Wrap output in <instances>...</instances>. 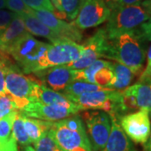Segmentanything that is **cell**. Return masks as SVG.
<instances>
[{
	"label": "cell",
	"instance_id": "obj_16",
	"mask_svg": "<svg viewBox=\"0 0 151 151\" xmlns=\"http://www.w3.org/2000/svg\"><path fill=\"white\" fill-rule=\"evenodd\" d=\"M27 33L23 19L16 14L9 27L0 35V50L8 55L11 47Z\"/></svg>",
	"mask_w": 151,
	"mask_h": 151
},
{
	"label": "cell",
	"instance_id": "obj_2",
	"mask_svg": "<svg viewBox=\"0 0 151 151\" xmlns=\"http://www.w3.org/2000/svg\"><path fill=\"white\" fill-rule=\"evenodd\" d=\"M49 45L50 44L38 40L28 32L11 47L8 55L13 57L24 73H35L48 68L46 52Z\"/></svg>",
	"mask_w": 151,
	"mask_h": 151
},
{
	"label": "cell",
	"instance_id": "obj_25",
	"mask_svg": "<svg viewBox=\"0 0 151 151\" xmlns=\"http://www.w3.org/2000/svg\"><path fill=\"white\" fill-rule=\"evenodd\" d=\"M35 151H62L50 129L35 144Z\"/></svg>",
	"mask_w": 151,
	"mask_h": 151
},
{
	"label": "cell",
	"instance_id": "obj_18",
	"mask_svg": "<svg viewBox=\"0 0 151 151\" xmlns=\"http://www.w3.org/2000/svg\"><path fill=\"white\" fill-rule=\"evenodd\" d=\"M48 105H61L69 108H75L78 105L72 103L63 94L47 88L45 85L39 83L35 92V101Z\"/></svg>",
	"mask_w": 151,
	"mask_h": 151
},
{
	"label": "cell",
	"instance_id": "obj_7",
	"mask_svg": "<svg viewBox=\"0 0 151 151\" xmlns=\"http://www.w3.org/2000/svg\"><path fill=\"white\" fill-rule=\"evenodd\" d=\"M87 135L93 151H100L105 146L111 132V118L105 112H86L82 114Z\"/></svg>",
	"mask_w": 151,
	"mask_h": 151
},
{
	"label": "cell",
	"instance_id": "obj_30",
	"mask_svg": "<svg viewBox=\"0 0 151 151\" xmlns=\"http://www.w3.org/2000/svg\"><path fill=\"white\" fill-rule=\"evenodd\" d=\"M23 2L33 10H47L52 13L55 11L50 0H23Z\"/></svg>",
	"mask_w": 151,
	"mask_h": 151
},
{
	"label": "cell",
	"instance_id": "obj_20",
	"mask_svg": "<svg viewBox=\"0 0 151 151\" xmlns=\"http://www.w3.org/2000/svg\"><path fill=\"white\" fill-rule=\"evenodd\" d=\"M113 68L114 80L111 88L117 91H123L129 87L134 76L133 71L127 66L119 63H113Z\"/></svg>",
	"mask_w": 151,
	"mask_h": 151
},
{
	"label": "cell",
	"instance_id": "obj_24",
	"mask_svg": "<svg viewBox=\"0 0 151 151\" xmlns=\"http://www.w3.org/2000/svg\"><path fill=\"white\" fill-rule=\"evenodd\" d=\"M113 64V63L110 62L108 65L97 70L94 76L95 84L104 88H111L114 80Z\"/></svg>",
	"mask_w": 151,
	"mask_h": 151
},
{
	"label": "cell",
	"instance_id": "obj_6",
	"mask_svg": "<svg viewBox=\"0 0 151 151\" xmlns=\"http://www.w3.org/2000/svg\"><path fill=\"white\" fill-rule=\"evenodd\" d=\"M119 124L130 140L136 144L145 145L151 134L150 111L140 109L126 114L119 119Z\"/></svg>",
	"mask_w": 151,
	"mask_h": 151
},
{
	"label": "cell",
	"instance_id": "obj_27",
	"mask_svg": "<svg viewBox=\"0 0 151 151\" xmlns=\"http://www.w3.org/2000/svg\"><path fill=\"white\" fill-rule=\"evenodd\" d=\"M60 2L62 9L66 15V18L70 20H74L85 0H60Z\"/></svg>",
	"mask_w": 151,
	"mask_h": 151
},
{
	"label": "cell",
	"instance_id": "obj_19",
	"mask_svg": "<svg viewBox=\"0 0 151 151\" xmlns=\"http://www.w3.org/2000/svg\"><path fill=\"white\" fill-rule=\"evenodd\" d=\"M24 124L28 137L31 144H35L46 132L51 129L54 122H49L40 119L29 118L23 115Z\"/></svg>",
	"mask_w": 151,
	"mask_h": 151
},
{
	"label": "cell",
	"instance_id": "obj_35",
	"mask_svg": "<svg viewBox=\"0 0 151 151\" xmlns=\"http://www.w3.org/2000/svg\"><path fill=\"white\" fill-rule=\"evenodd\" d=\"M147 79H151V62L147 64L145 70L143 71V73L141 74L139 81H145Z\"/></svg>",
	"mask_w": 151,
	"mask_h": 151
},
{
	"label": "cell",
	"instance_id": "obj_8",
	"mask_svg": "<svg viewBox=\"0 0 151 151\" xmlns=\"http://www.w3.org/2000/svg\"><path fill=\"white\" fill-rule=\"evenodd\" d=\"M108 37L105 28H101L82 45L83 50L77 60L66 65L72 70H82L91 65L107 50Z\"/></svg>",
	"mask_w": 151,
	"mask_h": 151
},
{
	"label": "cell",
	"instance_id": "obj_41",
	"mask_svg": "<svg viewBox=\"0 0 151 151\" xmlns=\"http://www.w3.org/2000/svg\"><path fill=\"white\" fill-rule=\"evenodd\" d=\"M148 84H150V86H151V83H148Z\"/></svg>",
	"mask_w": 151,
	"mask_h": 151
},
{
	"label": "cell",
	"instance_id": "obj_26",
	"mask_svg": "<svg viewBox=\"0 0 151 151\" xmlns=\"http://www.w3.org/2000/svg\"><path fill=\"white\" fill-rule=\"evenodd\" d=\"M19 110H14L0 119V141L8 140L12 135V129Z\"/></svg>",
	"mask_w": 151,
	"mask_h": 151
},
{
	"label": "cell",
	"instance_id": "obj_22",
	"mask_svg": "<svg viewBox=\"0 0 151 151\" xmlns=\"http://www.w3.org/2000/svg\"><path fill=\"white\" fill-rule=\"evenodd\" d=\"M103 89H107V88L102 87L97 84L86 82V81H73L66 86L65 90L63 91V95L65 97H75V96H79L86 92H96V91H100Z\"/></svg>",
	"mask_w": 151,
	"mask_h": 151
},
{
	"label": "cell",
	"instance_id": "obj_39",
	"mask_svg": "<svg viewBox=\"0 0 151 151\" xmlns=\"http://www.w3.org/2000/svg\"><path fill=\"white\" fill-rule=\"evenodd\" d=\"M151 62V45L150 49H149V51H148V54H147V64Z\"/></svg>",
	"mask_w": 151,
	"mask_h": 151
},
{
	"label": "cell",
	"instance_id": "obj_4",
	"mask_svg": "<svg viewBox=\"0 0 151 151\" xmlns=\"http://www.w3.org/2000/svg\"><path fill=\"white\" fill-rule=\"evenodd\" d=\"M51 132L62 151H93L80 116L53 123Z\"/></svg>",
	"mask_w": 151,
	"mask_h": 151
},
{
	"label": "cell",
	"instance_id": "obj_14",
	"mask_svg": "<svg viewBox=\"0 0 151 151\" xmlns=\"http://www.w3.org/2000/svg\"><path fill=\"white\" fill-rule=\"evenodd\" d=\"M119 91L107 88L96 92H86L79 96L67 97L72 103L77 104L81 110L86 109H103L104 103L119 94Z\"/></svg>",
	"mask_w": 151,
	"mask_h": 151
},
{
	"label": "cell",
	"instance_id": "obj_31",
	"mask_svg": "<svg viewBox=\"0 0 151 151\" xmlns=\"http://www.w3.org/2000/svg\"><path fill=\"white\" fill-rule=\"evenodd\" d=\"M143 41H151V18L134 30Z\"/></svg>",
	"mask_w": 151,
	"mask_h": 151
},
{
	"label": "cell",
	"instance_id": "obj_37",
	"mask_svg": "<svg viewBox=\"0 0 151 151\" xmlns=\"http://www.w3.org/2000/svg\"><path fill=\"white\" fill-rule=\"evenodd\" d=\"M145 151H151V134L148 141L145 144Z\"/></svg>",
	"mask_w": 151,
	"mask_h": 151
},
{
	"label": "cell",
	"instance_id": "obj_33",
	"mask_svg": "<svg viewBox=\"0 0 151 151\" xmlns=\"http://www.w3.org/2000/svg\"><path fill=\"white\" fill-rule=\"evenodd\" d=\"M103 1L108 5L111 10H113L114 9L119 8V7L133 5V4L139 3L143 0H103Z\"/></svg>",
	"mask_w": 151,
	"mask_h": 151
},
{
	"label": "cell",
	"instance_id": "obj_5",
	"mask_svg": "<svg viewBox=\"0 0 151 151\" xmlns=\"http://www.w3.org/2000/svg\"><path fill=\"white\" fill-rule=\"evenodd\" d=\"M38 84L39 82L24 75L18 66L9 62L6 64V91L14 97L19 110L24 108L29 103L35 101Z\"/></svg>",
	"mask_w": 151,
	"mask_h": 151
},
{
	"label": "cell",
	"instance_id": "obj_34",
	"mask_svg": "<svg viewBox=\"0 0 151 151\" xmlns=\"http://www.w3.org/2000/svg\"><path fill=\"white\" fill-rule=\"evenodd\" d=\"M0 151H18L17 142L12 135L8 140L0 141Z\"/></svg>",
	"mask_w": 151,
	"mask_h": 151
},
{
	"label": "cell",
	"instance_id": "obj_10",
	"mask_svg": "<svg viewBox=\"0 0 151 151\" xmlns=\"http://www.w3.org/2000/svg\"><path fill=\"white\" fill-rule=\"evenodd\" d=\"M81 111L77 106L69 108L61 105H48L40 102H30L20 110V113L29 118L40 119L49 122L60 121Z\"/></svg>",
	"mask_w": 151,
	"mask_h": 151
},
{
	"label": "cell",
	"instance_id": "obj_28",
	"mask_svg": "<svg viewBox=\"0 0 151 151\" xmlns=\"http://www.w3.org/2000/svg\"><path fill=\"white\" fill-rule=\"evenodd\" d=\"M19 110L14 97L8 92L0 95V119L5 117L11 112Z\"/></svg>",
	"mask_w": 151,
	"mask_h": 151
},
{
	"label": "cell",
	"instance_id": "obj_36",
	"mask_svg": "<svg viewBox=\"0 0 151 151\" xmlns=\"http://www.w3.org/2000/svg\"><path fill=\"white\" fill-rule=\"evenodd\" d=\"M50 1H51V4H52V5H53L55 9L54 12L64 13L63 9H62V7H61V2H60V0H50Z\"/></svg>",
	"mask_w": 151,
	"mask_h": 151
},
{
	"label": "cell",
	"instance_id": "obj_38",
	"mask_svg": "<svg viewBox=\"0 0 151 151\" xmlns=\"http://www.w3.org/2000/svg\"><path fill=\"white\" fill-rule=\"evenodd\" d=\"M21 151H35V149L33 148L32 146L27 145V146H24V147L22 148Z\"/></svg>",
	"mask_w": 151,
	"mask_h": 151
},
{
	"label": "cell",
	"instance_id": "obj_40",
	"mask_svg": "<svg viewBox=\"0 0 151 151\" xmlns=\"http://www.w3.org/2000/svg\"><path fill=\"white\" fill-rule=\"evenodd\" d=\"M6 7V1L5 0H0V9H4Z\"/></svg>",
	"mask_w": 151,
	"mask_h": 151
},
{
	"label": "cell",
	"instance_id": "obj_29",
	"mask_svg": "<svg viewBox=\"0 0 151 151\" xmlns=\"http://www.w3.org/2000/svg\"><path fill=\"white\" fill-rule=\"evenodd\" d=\"M5 1L6 7L17 14H30L32 13V9L29 8L23 2V0H5Z\"/></svg>",
	"mask_w": 151,
	"mask_h": 151
},
{
	"label": "cell",
	"instance_id": "obj_23",
	"mask_svg": "<svg viewBox=\"0 0 151 151\" xmlns=\"http://www.w3.org/2000/svg\"><path fill=\"white\" fill-rule=\"evenodd\" d=\"M12 136L15 139L17 144H19L21 146H27L31 145V142L28 137L26 130L24 128V119H23V114L19 112L17 113L16 118L14 119V122L13 124V129H12Z\"/></svg>",
	"mask_w": 151,
	"mask_h": 151
},
{
	"label": "cell",
	"instance_id": "obj_32",
	"mask_svg": "<svg viewBox=\"0 0 151 151\" xmlns=\"http://www.w3.org/2000/svg\"><path fill=\"white\" fill-rule=\"evenodd\" d=\"M15 14H16L14 12L0 9V35L9 27Z\"/></svg>",
	"mask_w": 151,
	"mask_h": 151
},
{
	"label": "cell",
	"instance_id": "obj_17",
	"mask_svg": "<svg viewBox=\"0 0 151 151\" xmlns=\"http://www.w3.org/2000/svg\"><path fill=\"white\" fill-rule=\"evenodd\" d=\"M24 23L25 28L29 34H32L37 36L48 39L51 43L61 40L63 39L59 37L55 33H54L46 25H45L41 21H40L33 14H19Z\"/></svg>",
	"mask_w": 151,
	"mask_h": 151
},
{
	"label": "cell",
	"instance_id": "obj_1",
	"mask_svg": "<svg viewBox=\"0 0 151 151\" xmlns=\"http://www.w3.org/2000/svg\"><path fill=\"white\" fill-rule=\"evenodd\" d=\"M145 56L143 40L133 30L108 39V48L103 57L116 60L129 68L134 75H138L142 71Z\"/></svg>",
	"mask_w": 151,
	"mask_h": 151
},
{
	"label": "cell",
	"instance_id": "obj_9",
	"mask_svg": "<svg viewBox=\"0 0 151 151\" xmlns=\"http://www.w3.org/2000/svg\"><path fill=\"white\" fill-rule=\"evenodd\" d=\"M111 11L103 0H85L73 24L79 29L96 27L108 20Z\"/></svg>",
	"mask_w": 151,
	"mask_h": 151
},
{
	"label": "cell",
	"instance_id": "obj_11",
	"mask_svg": "<svg viewBox=\"0 0 151 151\" xmlns=\"http://www.w3.org/2000/svg\"><path fill=\"white\" fill-rule=\"evenodd\" d=\"M82 50V45L69 40H61L50 44L46 52L48 67L68 65L79 58Z\"/></svg>",
	"mask_w": 151,
	"mask_h": 151
},
{
	"label": "cell",
	"instance_id": "obj_12",
	"mask_svg": "<svg viewBox=\"0 0 151 151\" xmlns=\"http://www.w3.org/2000/svg\"><path fill=\"white\" fill-rule=\"evenodd\" d=\"M31 14L36 17L40 21L50 29L59 37L63 40H69L74 42H79L82 39V35L78 28L72 23L61 20L52 12L47 10H33Z\"/></svg>",
	"mask_w": 151,
	"mask_h": 151
},
{
	"label": "cell",
	"instance_id": "obj_15",
	"mask_svg": "<svg viewBox=\"0 0 151 151\" xmlns=\"http://www.w3.org/2000/svg\"><path fill=\"white\" fill-rule=\"evenodd\" d=\"M111 118V132L103 149L100 151H137L136 148L122 129L119 119L113 116Z\"/></svg>",
	"mask_w": 151,
	"mask_h": 151
},
{
	"label": "cell",
	"instance_id": "obj_13",
	"mask_svg": "<svg viewBox=\"0 0 151 151\" xmlns=\"http://www.w3.org/2000/svg\"><path fill=\"white\" fill-rule=\"evenodd\" d=\"M39 77L44 85L55 92H63L66 86L74 81V70L66 65L51 66L34 73Z\"/></svg>",
	"mask_w": 151,
	"mask_h": 151
},
{
	"label": "cell",
	"instance_id": "obj_21",
	"mask_svg": "<svg viewBox=\"0 0 151 151\" xmlns=\"http://www.w3.org/2000/svg\"><path fill=\"white\" fill-rule=\"evenodd\" d=\"M134 95L138 107L140 109H147L151 113V86L148 83L138 82L128 87Z\"/></svg>",
	"mask_w": 151,
	"mask_h": 151
},
{
	"label": "cell",
	"instance_id": "obj_3",
	"mask_svg": "<svg viewBox=\"0 0 151 151\" xmlns=\"http://www.w3.org/2000/svg\"><path fill=\"white\" fill-rule=\"evenodd\" d=\"M151 18V0H143L133 5L116 8L111 11L105 27L108 39L135 30Z\"/></svg>",
	"mask_w": 151,
	"mask_h": 151
}]
</instances>
